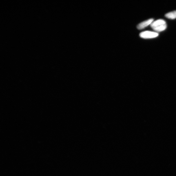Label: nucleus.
Instances as JSON below:
<instances>
[{
  "label": "nucleus",
  "instance_id": "nucleus-2",
  "mask_svg": "<svg viewBox=\"0 0 176 176\" xmlns=\"http://www.w3.org/2000/svg\"><path fill=\"white\" fill-rule=\"evenodd\" d=\"M139 35L143 39H152L157 37L158 36V34L156 32L146 31L141 33Z\"/></svg>",
  "mask_w": 176,
  "mask_h": 176
},
{
  "label": "nucleus",
  "instance_id": "nucleus-4",
  "mask_svg": "<svg viewBox=\"0 0 176 176\" xmlns=\"http://www.w3.org/2000/svg\"><path fill=\"white\" fill-rule=\"evenodd\" d=\"M165 17L168 19H174L176 18V11L169 12L166 14Z\"/></svg>",
  "mask_w": 176,
  "mask_h": 176
},
{
  "label": "nucleus",
  "instance_id": "nucleus-3",
  "mask_svg": "<svg viewBox=\"0 0 176 176\" xmlns=\"http://www.w3.org/2000/svg\"><path fill=\"white\" fill-rule=\"evenodd\" d=\"M154 21V19L151 18L139 24L137 26L138 29L141 30L148 26Z\"/></svg>",
  "mask_w": 176,
  "mask_h": 176
},
{
  "label": "nucleus",
  "instance_id": "nucleus-1",
  "mask_svg": "<svg viewBox=\"0 0 176 176\" xmlns=\"http://www.w3.org/2000/svg\"><path fill=\"white\" fill-rule=\"evenodd\" d=\"M150 26L156 32H160L166 29L167 24L165 20L160 19L153 21Z\"/></svg>",
  "mask_w": 176,
  "mask_h": 176
}]
</instances>
